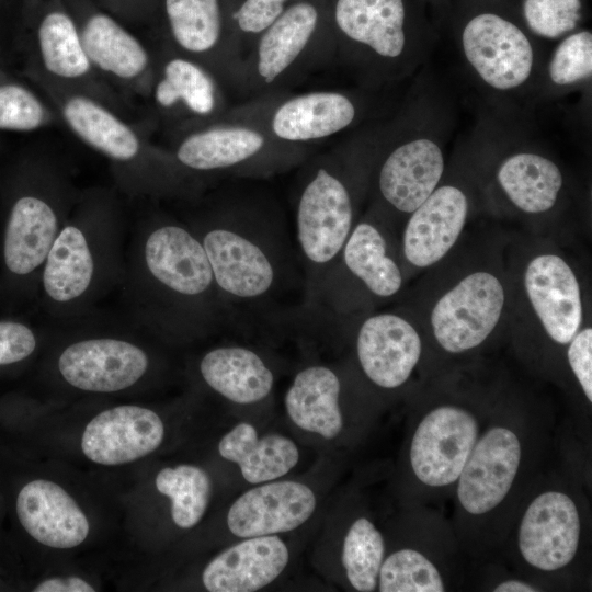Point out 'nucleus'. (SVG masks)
Wrapping results in <instances>:
<instances>
[{
	"mask_svg": "<svg viewBox=\"0 0 592 592\" xmlns=\"http://www.w3.org/2000/svg\"><path fill=\"white\" fill-rule=\"evenodd\" d=\"M220 456L237 464L250 483L275 480L291 471L298 463L297 445L287 436H258L257 430L242 422L226 433L218 444Z\"/></svg>",
	"mask_w": 592,
	"mask_h": 592,
	"instance_id": "33",
	"label": "nucleus"
},
{
	"mask_svg": "<svg viewBox=\"0 0 592 592\" xmlns=\"http://www.w3.org/2000/svg\"><path fill=\"white\" fill-rule=\"evenodd\" d=\"M504 289L490 272L477 271L448 289L431 311L433 335L453 354L478 348L497 327L504 306Z\"/></svg>",
	"mask_w": 592,
	"mask_h": 592,
	"instance_id": "19",
	"label": "nucleus"
},
{
	"mask_svg": "<svg viewBox=\"0 0 592 592\" xmlns=\"http://www.w3.org/2000/svg\"><path fill=\"white\" fill-rule=\"evenodd\" d=\"M99 314L64 325L71 331L55 360L59 378L73 389L113 394L146 378L151 357L137 338L123 330L101 329Z\"/></svg>",
	"mask_w": 592,
	"mask_h": 592,
	"instance_id": "14",
	"label": "nucleus"
},
{
	"mask_svg": "<svg viewBox=\"0 0 592 592\" xmlns=\"http://www.w3.org/2000/svg\"><path fill=\"white\" fill-rule=\"evenodd\" d=\"M453 125L447 96L419 80L399 113L382 125L369 186L376 210L409 215L428 198L442 182Z\"/></svg>",
	"mask_w": 592,
	"mask_h": 592,
	"instance_id": "7",
	"label": "nucleus"
},
{
	"mask_svg": "<svg viewBox=\"0 0 592 592\" xmlns=\"http://www.w3.org/2000/svg\"><path fill=\"white\" fill-rule=\"evenodd\" d=\"M118 292L126 320L167 342H190L232 325L200 241L181 217L161 209L128 225Z\"/></svg>",
	"mask_w": 592,
	"mask_h": 592,
	"instance_id": "2",
	"label": "nucleus"
},
{
	"mask_svg": "<svg viewBox=\"0 0 592 592\" xmlns=\"http://www.w3.org/2000/svg\"><path fill=\"white\" fill-rule=\"evenodd\" d=\"M155 36L206 67L226 89L240 90L243 55L228 0H158Z\"/></svg>",
	"mask_w": 592,
	"mask_h": 592,
	"instance_id": "15",
	"label": "nucleus"
},
{
	"mask_svg": "<svg viewBox=\"0 0 592 592\" xmlns=\"http://www.w3.org/2000/svg\"><path fill=\"white\" fill-rule=\"evenodd\" d=\"M166 147L186 174L205 185L218 178H270L303 164L309 152L228 111L215 121L171 133Z\"/></svg>",
	"mask_w": 592,
	"mask_h": 592,
	"instance_id": "10",
	"label": "nucleus"
},
{
	"mask_svg": "<svg viewBox=\"0 0 592 592\" xmlns=\"http://www.w3.org/2000/svg\"><path fill=\"white\" fill-rule=\"evenodd\" d=\"M316 496L298 481L261 485L241 494L227 514L229 531L242 538L289 532L315 512Z\"/></svg>",
	"mask_w": 592,
	"mask_h": 592,
	"instance_id": "27",
	"label": "nucleus"
},
{
	"mask_svg": "<svg viewBox=\"0 0 592 592\" xmlns=\"http://www.w3.org/2000/svg\"><path fill=\"white\" fill-rule=\"evenodd\" d=\"M12 1L13 0H0V16Z\"/></svg>",
	"mask_w": 592,
	"mask_h": 592,
	"instance_id": "48",
	"label": "nucleus"
},
{
	"mask_svg": "<svg viewBox=\"0 0 592 592\" xmlns=\"http://www.w3.org/2000/svg\"><path fill=\"white\" fill-rule=\"evenodd\" d=\"M155 485L161 494L170 498L177 526L191 528L202 520L212 492V481L204 469L185 464L164 467L157 474Z\"/></svg>",
	"mask_w": 592,
	"mask_h": 592,
	"instance_id": "35",
	"label": "nucleus"
},
{
	"mask_svg": "<svg viewBox=\"0 0 592 592\" xmlns=\"http://www.w3.org/2000/svg\"><path fill=\"white\" fill-rule=\"evenodd\" d=\"M288 559V549L278 536L247 537L212 559L202 581L210 592L257 591L273 582Z\"/></svg>",
	"mask_w": 592,
	"mask_h": 592,
	"instance_id": "30",
	"label": "nucleus"
},
{
	"mask_svg": "<svg viewBox=\"0 0 592 592\" xmlns=\"http://www.w3.org/2000/svg\"><path fill=\"white\" fill-rule=\"evenodd\" d=\"M581 523L574 501L565 492L539 493L520 523L517 545L531 567L555 571L569 565L579 548Z\"/></svg>",
	"mask_w": 592,
	"mask_h": 592,
	"instance_id": "21",
	"label": "nucleus"
},
{
	"mask_svg": "<svg viewBox=\"0 0 592 592\" xmlns=\"http://www.w3.org/2000/svg\"><path fill=\"white\" fill-rule=\"evenodd\" d=\"M57 121V113L47 100L0 66V130L31 133Z\"/></svg>",
	"mask_w": 592,
	"mask_h": 592,
	"instance_id": "37",
	"label": "nucleus"
},
{
	"mask_svg": "<svg viewBox=\"0 0 592 592\" xmlns=\"http://www.w3.org/2000/svg\"><path fill=\"white\" fill-rule=\"evenodd\" d=\"M228 112L263 127L278 141L309 147L358 124L365 103L356 94L338 90L293 95L275 92Z\"/></svg>",
	"mask_w": 592,
	"mask_h": 592,
	"instance_id": "16",
	"label": "nucleus"
},
{
	"mask_svg": "<svg viewBox=\"0 0 592 592\" xmlns=\"http://www.w3.org/2000/svg\"><path fill=\"white\" fill-rule=\"evenodd\" d=\"M519 110L490 104L471 137L494 156L493 181L499 193L517 210L539 215L556 206L565 178L559 164L526 130Z\"/></svg>",
	"mask_w": 592,
	"mask_h": 592,
	"instance_id": "12",
	"label": "nucleus"
},
{
	"mask_svg": "<svg viewBox=\"0 0 592 592\" xmlns=\"http://www.w3.org/2000/svg\"><path fill=\"white\" fill-rule=\"evenodd\" d=\"M351 281L377 298L392 297L402 286L401 269L390 254L385 231L373 208L366 218L354 225L314 307L323 295Z\"/></svg>",
	"mask_w": 592,
	"mask_h": 592,
	"instance_id": "23",
	"label": "nucleus"
},
{
	"mask_svg": "<svg viewBox=\"0 0 592 592\" xmlns=\"http://www.w3.org/2000/svg\"><path fill=\"white\" fill-rule=\"evenodd\" d=\"M568 362L589 402L592 401V329L578 331L568 343Z\"/></svg>",
	"mask_w": 592,
	"mask_h": 592,
	"instance_id": "42",
	"label": "nucleus"
},
{
	"mask_svg": "<svg viewBox=\"0 0 592 592\" xmlns=\"http://www.w3.org/2000/svg\"><path fill=\"white\" fill-rule=\"evenodd\" d=\"M355 350L365 376L380 388L395 389L409 379L419 363L422 342L407 319L380 312L362 320Z\"/></svg>",
	"mask_w": 592,
	"mask_h": 592,
	"instance_id": "24",
	"label": "nucleus"
},
{
	"mask_svg": "<svg viewBox=\"0 0 592 592\" xmlns=\"http://www.w3.org/2000/svg\"><path fill=\"white\" fill-rule=\"evenodd\" d=\"M127 217L117 190L91 186L78 197L42 267L36 305L49 325L98 314L125 273Z\"/></svg>",
	"mask_w": 592,
	"mask_h": 592,
	"instance_id": "3",
	"label": "nucleus"
},
{
	"mask_svg": "<svg viewBox=\"0 0 592 592\" xmlns=\"http://www.w3.org/2000/svg\"><path fill=\"white\" fill-rule=\"evenodd\" d=\"M46 334L21 317L0 318V371L14 368L31 360Z\"/></svg>",
	"mask_w": 592,
	"mask_h": 592,
	"instance_id": "41",
	"label": "nucleus"
},
{
	"mask_svg": "<svg viewBox=\"0 0 592 592\" xmlns=\"http://www.w3.org/2000/svg\"><path fill=\"white\" fill-rule=\"evenodd\" d=\"M181 218L208 259L232 325L285 320L304 304L300 260L287 218L267 192L226 186L191 202Z\"/></svg>",
	"mask_w": 592,
	"mask_h": 592,
	"instance_id": "1",
	"label": "nucleus"
},
{
	"mask_svg": "<svg viewBox=\"0 0 592 592\" xmlns=\"http://www.w3.org/2000/svg\"><path fill=\"white\" fill-rule=\"evenodd\" d=\"M447 27L475 83L496 106L533 100L546 59L515 0H452Z\"/></svg>",
	"mask_w": 592,
	"mask_h": 592,
	"instance_id": "9",
	"label": "nucleus"
},
{
	"mask_svg": "<svg viewBox=\"0 0 592 592\" xmlns=\"http://www.w3.org/2000/svg\"><path fill=\"white\" fill-rule=\"evenodd\" d=\"M330 11L335 61L367 88L411 77L439 39L420 0H331Z\"/></svg>",
	"mask_w": 592,
	"mask_h": 592,
	"instance_id": "8",
	"label": "nucleus"
},
{
	"mask_svg": "<svg viewBox=\"0 0 592 592\" xmlns=\"http://www.w3.org/2000/svg\"><path fill=\"white\" fill-rule=\"evenodd\" d=\"M331 0H293L243 58L239 92L281 89L335 60Z\"/></svg>",
	"mask_w": 592,
	"mask_h": 592,
	"instance_id": "11",
	"label": "nucleus"
},
{
	"mask_svg": "<svg viewBox=\"0 0 592 592\" xmlns=\"http://www.w3.org/2000/svg\"><path fill=\"white\" fill-rule=\"evenodd\" d=\"M437 31L447 27L452 0H420Z\"/></svg>",
	"mask_w": 592,
	"mask_h": 592,
	"instance_id": "45",
	"label": "nucleus"
},
{
	"mask_svg": "<svg viewBox=\"0 0 592 592\" xmlns=\"http://www.w3.org/2000/svg\"><path fill=\"white\" fill-rule=\"evenodd\" d=\"M522 446L510 428L488 429L475 443L457 479V499L474 516L496 509L509 493L521 463Z\"/></svg>",
	"mask_w": 592,
	"mask_h": 592,
	"instance_id": "22",
	"label": "nucleus"
},
{
	"mask_svg": "<svg viewBox=\"0 0 592 592\" xmlns=\"http://www.w3.org/2000/svg\"><path fill=\"white\" fill-rule=\"evenodd\" d=\"M42 0H20L21 21L23 27L30 22Z\"/></svg>",
	"mask_w": 592,
	"mask_h": 592,
	"instance_id": "47",
	"label": "nucleus"
},
{
	"mask_svg": "<svg viewBox=\"0 0 592 592\" xmlns=\"http://www.w3.org/2000/svg\"><path fill=\"white\" fill-rule=\"evenodd\" d=\"M592 32L580 27L557 41L546 57L532 101H545L572 92L591 96Z\"/></svg>",
	"mask_w": 592,
	"mask_h": 592,
	"instance_id": "34",
	"label": "nucleus"
},
{
	"mask_svg": "<svg viewBox=\"0 0 592 592\" xmlns=\"http://www.w3.org/2000/svg\"><path fill=\"white\" fill-rule=\"evenodd\" d=\"M0 66L3 67V60H2V55H1V52H0Z\"/></svg>",
	"mask_w": 592,
	"mask_h": 592,
	"instance_id": "49",
	"label": "nucleus"
},
{
	"mask_svg": "<svg viewBox=\"0 0 592 592\" xmlns=\"http://www.w3.org/2000/svg\"><path fill=\"white\" fill-rule=\"evenodd\" d=\"M163 436V422L153 410L122 405L101 411L86 425L81 449L93 463L123 465L152 453Z\"/></svg>",
	"mask_w": 592,
	"mask_h": 592,
	"instance_id": "25",
	"label": "nucleus"
},
{
	"mask_svg": "<svg viewBox=\"0 0 592 592\" xmlns=\"http://www.w3.org/2000/svg\"><path fill=\"white\" fill-rule=\"evenodd\" d=\"M466 190L456 183H440L410 213L402 235L405 259L415 267H426L452 249L462 234L468 215Z\"/></svg>",
	"mask_w": 592,
	"mask_h": 592,
	"instance_id": "26",
	"label": "nucleus"
},
{
	"mask_svg": "<svg viewBox=\"0 0 592 592\" xmlns=\"http://www.w3.org/2000/svg\"><path fill=\"white\" fill-rule=\"evenodd\" d=\"M524 285L548 337L568 344L582 322L580 285L570 265L557 254L536 255L526 266Z\"/></svg>",
	"mask_w": 592,
	"mask_h": 592,
	"instance_id": "29",
	"label": "nucleus"
},
{
	"mask_svg": "<svg viewBox=\"0 0 592 592\" xmlns=\"http://www.w3.org/2000/svg\"><path fill=\"white\" fill-rule=\"evenodd\" d=\"M293 0H228L231 22L243 58L257 37Z\"/></svg>",
	"mask_w": 592,
	"mask_h": 592,
	"instance_id": "40",
	"label": "nucleus"
},
{
	"mask_svg": "<svg viewBox=\"0 0 592 592\" xmlns=\"http://www.w3.org/2000/svg\"><path fill=\"white\" fill-rule=\"evenodd\" d=\"M14 512L30 537L52 548L79 546L90 531L89 521L76 500L47 479L25 482L15 496Z\"/></svg>",
	"mask_w": 592,
	"mask_h": 592,
	"instance_id": "28",
	"label": "nucleus"
},
{
	"mask_svg": "<svg viewBox=\"0 0 592 592\" xmlns=\"http://www.w3.org/2000/svg\"><path fill=\"white\" fill-rule=\"evenodd\" d=\"M382 125L365 129L303 168L295 191V244L304 275V304L321 286L356 224L357 205L371 186Z\"/></svg>",
	"mask_w": 592,
	"mask_h": 592,
	"instance_id": "5",
	"label": "nucleus"
},
{
	"mask_svg": "<svg viewBox=\"0 0 592 592\" xmlns=\"http://www.w3.org/2000/svg\"><path fill=\"white\" fill-rule=\"evenodd\" d=\"M493 591L494 592H536L540 590L524 581L512 579V580H505L499 583L493 589Z\"/></svg>",
	"mask_w": 592,
	"mask_h": 592,
	"instance_id": "46",
	"label": "nucleus"
},
{
	"mask_svg": "<svg viewBox=\"0 0 592 592\" xmlns=\"http://www.w3.org/2000/svg\"><path fill=\"white\" fill-rule=\"evenodd\" d=\"M30 80L73 136L107 161L117 192L135 200L182 202L203 194L206 185L186 174L166 146L151 140V118L135 123L88 95Z\"/></svg>",
	"mask_w": 592,
	"mask_h": 592,
	"instance_id": "6",
	"label": "nucleus"
},
{
	"mask_svg": "<svg viewBox=\"0 0 592 592\" xmlns=\"http://www.w3.org/2000/svg\"><path fill=\"white\" fill-rule=\"evenodd\" d=\"M527 30L539 41H559L582 27L585 0H515Z\"/></svg>",
	"mask_w": 592,
	"mask_h": 592,
	"instance_id": "39",
	"label": "nucleus"
},
{
	"mask_svg": "<svg viewBox=\"0 0 592 592\" xmlns=\"http://www.w3.org/2000/svg\"><path fill=\"white\" fill-rule=\"evenodd\" d=\"M340 394L341 382L332 368L309 365L294 376L285 394V409L298 428L331 440L343 428Z\"/></svg>",
	"mask_w": 592,
	"mask_h": 592,
	"instance_id": "32",
	"label": "nucleus"
},
{
	"mask_svg": "<svg viewBox=\"0 0 592 592\" xmlns=\"http://www.w3.org/2000/svg\"><path fill=\"white\" fill-rule=\"evenodd\" d=\"M80 190L68 164L44 150H30L0 180V305L18 311L36 305L48 251Z\"/></svg>",
	"mask_w": 592,
	"mask_h": 592,
	"instance_id": "4",
	"label": "nucleus"
},
{
	"mask_svg": "<svg viewBox=\"0 0 592 592\" xmlns=\"http://www.w3.org/2000/svg\"><path fill=\"white\" fill-rule=\"evenodd\" d=\"M26 31L24 73L88 95L128 117L127 98L92 67L62 0H42Z\"/></svg>",
	"mask_w": 592,
	"mask_h": 592,
	"instance_id": "13",
	"label": "nucleus"
},
{
	"mask_svg": "<svg viewBox=\"0 0 592 592\" xmlns=\"http://www.w3.org/2000/svg\"><path fill=\"white\" fill-rule=\"evenodd\" d=\"M198 374L213 391L238 405L264 400L274 386V374L264 358L242 345H221L200 358Z\"/></svg>",
	"mask_w": 592,
	"mask_h": 592,
	"instance_id": "31",
	"label": "nucleus"
},
{
	"mask_svg": "<svg viewBox=\"0 0 592 592\" xmlns=\"http://www.w3.org/2000/svg\"><path fill=\"white\" fill-rule=\"evenodd\" d=\"M34 592H93L94 588L86 580L70 576L57 577L42 581L34 589Z\"/></svg>",
	"mask_w": 592,
	"mask_h": 592,
	"instance_id": "44",
	"label": "nucleus"
},
{
	"mask_svg": "<svg viewBox=\"0 0 592 592\" xmlns=\"http://www.w3.org/2000/svg\"><path fill=\"white\" fill-rule=\"evenodd\" d=\"M380 592H443V578L422 553L403 548L384 559L377 581Z\"/></svg>",
	"mask_w": 592,
	"mask_h": 592,
	"instance_id": "38",
	"label": "nucleus"
},
{
	"mask_svg": "<svg viewBox=\"0 0 592 592\" xmlns=\"http://www.w3.org/2000/svg\"><path fill=\"white\" fill-rule=\"evenodd\" d=\"M478 434V421L469 410L455 405L432 409L411 440L409 459L414 476L430 487L457 481Z\"/></svg>",
	"mask_w": 592,
	"mask_h": 592,
	"instance_id": "20",
	"label": "nucleus"
},
{
	"mask_svg": "<svg viewBox=\"0 0 592 592\" xmlns=\"http://www.w3.org/2000/svg\"><path fill=\"white\" fill-rule=\"evenodd\" d=\"M153 76L146 101L152 121L170 133L217 119L226 113V88L206 67L155 36Z\"/></svg>",
	"mask_w": 592,
	"mask_h": 592,
	"instance_id": "17",
	"label": "nucleus"
},
{
	"mask_svg": "<svg viewBox=\"0 0 592 592\" xmlns=\"http://www.w3.org/2000/svg\"><path fill=\"white\" fill-rule=\"evenodd\" d=\"M384 556L382 533L368 519L355 520L344 537L341 559L346 578L356 591L371 592L377 588Z\"/></svg>",
	"mask_w": 592,
	"mask_h": 592,
	"instance_id": "36",
	"label": "nucleus"
},
{
	"mask_svg": "<svg viewBox=\"0 0 592 592\" xmlns=\"http://www.w3.org/2000/svg\"><path fill=\"white\" fill-rule=\"evenodd\" d=\"M62 1L95 71L125 96L146 100L153 76L151 46L92 0Z\"/></svg>",
	"mask_w": 592,
	"mask_h": 592,
	"instance_id": "18",
	"label": "nucleus"
},
{
	"mask_svg": "<svg viewBox=\"0 0 592 592\" xmlns=\"http://www.w3.org/2000/svg\"><path fill=\"white\" fill-rule=\"evenodd\" d=\"M127 26L153 27L158 0H92Z\"/></svg>",
	"mask_w": 592,
	"mask_h": 592,
	"instance_id": "43",
	"label": "nucleus"
}]
</instances>
